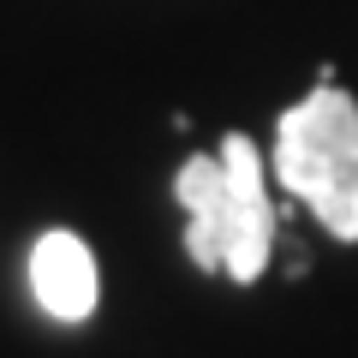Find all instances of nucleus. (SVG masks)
Instances as JSON below:
<instances>
[{"mask_svg":"<svg viewBox=\"0 0 358 358\" xmlns=\"http://www.w3.org/2000/svg\"><path fill=\"white\" fill-rule=\"evenodd\" d=\"M275 179L317 209L334 239H358V102L329 78L281 114Z\"/></svg>","mask_w":358,"mask_h":358,"instance_id":"nucleus-2","label":"nucleus"},{"mask_svg":"<svg viewBox=\"0 0 358 358\" xmlns=\"http://www.w3.org/2000/svg\"><path fill=\"white\" fill-rule=\"evenodd\" d=\"M30 293L54 322H84L96 310V257L78 233L54 227L30 245Z\"/></svg>","mask_w":358,"mask_h":358,"instance_id":"nucleus-3","label":"nucleus"},{"mask_svg":"<svg viewBox=\"0 0 358 358\" xmlns=\"http://www.w3.org/2000/svg\"><path fill=\"white\" fill-rule=\"evenodd\" d=\"M185 203V251L197 268H227L233 281H257L275 245V209L263 185V155L245 131L221 138V155H192L173 179Z\"/></svg>","mask_w":358,"mask_h":358,"instance_id":"nucleus-1","label":"nucleus"}]
</instances>
